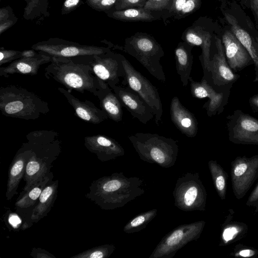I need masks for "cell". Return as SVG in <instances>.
<instances>
[{
  "instance_id": "cell-25",
  "label": "cell",
  "mask_w": 258,
  "mask_h": 258,
  "mask_svg": "<svg viewBox=\"0 0 258 258\" xmlns=\"http://www.w3.org/2000/svg\"><path fill=\"white\" fill-rule=\"evenodd\" d=\"M185 40L189 44L201 46L202 49L200 57L204 76L209 71L211 60L210 48L211 36L209 32L189 30L185 34Z\"/></svg>"
},
{
  "instance_id": "cell-43",
  "label": "cell",
  "mask_w": 258,
  "mask_h": 258,
  "mask_svg": "<svg viewBox=\"0 0 258 258\" xmlns=\"http://www.w3.org/2000/svg\"><path fill=\"white\" fill-rule=\"evenodd\" d=\"M249 7L258 24V0H249Z\"/></svg>"
},
{
  "instance_id": "cell-10",
  "label": "cell",
  "mask_w": 258,
  "mask_h": 258,
  "mask_svg": "<svg viewBox=\"0 0 258 258\" xmlns=\"http://www.w3.org/2000/svg\"><path fill=\"white\" fill-rule=\"evenodd\" d=\"M31 48L52 57H81L99 55L110 51L108 48L82 45L57 38H50L33 44Z\"/></svg>"
},
{
  "instance_id": "cell-40",
  "label": "cell",
  "mask_w": 258,
  "mask_h": 258,
  "mask_svg": "<svg viewBox=\"0 0 258 258\" xmlns=\"http://www.w3.org/2000/svg\"><path fill=\"white\" fill-rule=\"evenodd\" d=\"M81 0H66L63 4L61 12L62 14L70 13L76 9Z\"/></svg>"
},
{
  "instance_id": "cell-27",
  "label": "cell",
  "mask_w": 258,
  "mask_h": 258,
  "mask_svg": "<svg viewBox=\"0 0 258 258\" xmlns=\"http://www.w3.org/2000/svg\"><path fill=\"white\" fill-rule=\"evenodd\" d=\"M175 58L177 73L182 86L186 87L190 77L193 63L190 49L183 44H180L175 50Z\"/></svg>"
},
{
  "instance_id": "cell-4",
  "label": "cell",
  "mask_w": 258,
  "mask_h": 258,
  "mask_svg": "<svg viewBox=\"0 0 258 258\" xmlns=\"http://www.w3.org/2000/svg\"><path fill=\"white\" fill-rule=\"evenodd\" d=\"M128 138L142 160L165 168L175 165L179 149L173 139L143 133L130 135Z\"/></svg>"
},
{
  "instance_id": "cell-48",
  "label": "cell",
  "mask_w": 258,
  "mask_h": 258,
  "mask_svg": "<svg viewBox=\"0 0 258 258\" xmlns=\"http://www.w3.org/2000/svg\"><path fill=\"white\" fill-rule=\"evenodd\" d=\"M243 4L245 5L247 7H249V0H241Z\"/></svg>"
},
{
  "instance_id": "cell-14",
  "label": "cell",
  "mask_w": 258,
  "mask_h": 258,
  "mask_svg": "<svg viewBox=\"0 0 258 258\" xmlns=\"http://www.w3.org/2000/svg\"><path fill=\"white\" fill-rule=\"evenodd\" d=\"M189 82L192 97L198 99L209 98L203 105L208 116L220 114L223 111L227 104L230 90L217 91L204 77L201 82L195 81L190 77Z\"/></svg>"
},
{
  "instance_id": "cell-33",
  "label": "cell",
  "mask_w": 258,
  "mask_h": 258,
  "mask_svg": "<svg viewBox=\"0 0 258 258\" xmlns=\"http://www.w3.org/2000/svg\"><path fill=\"white\" fill-rule=\"evenodd\" d=\"M230 255L238 257L251 258L258 256V250L242 244L236 245Z\"/></svg>"
},
{
  "instance_id": "cell-21",
  "label": "cell",
  "mask_w": 258,
  "mask_h": 258,
  "mask_svg": "<svg viewBox=\"0 0 258 258\" xmlns=\"http://www.w3.org/2000/svg\"><path fill=\"white\" fill-rule=\"evenodd\" d=\"M74 108L76 115L89 123L99 124L106 120L108 117L105 112L88 101H83L76 98L68 90L61 87L57 88Z\"/></svg>"
},
{
  "instance_id": "cell-35",
  "label": "cell",
  "mask_w": 258,
  "mask_h": 258,
  "mask_svg": "<svg viewBox=\"0 0 258 258\" xmlns=\"http://www.w3.org/2000/svg\"><path fill=\"white\" fill-rule=\"evenodd\" d=\"M148 0H117L115 8L121 10L135 7L143 8Z\"/></svg>"
},
{
  "instance_id": "cell-1",
  "label": "cell",
  "mask_w": 258,
  "mask_h": 258,
  "mask_svg": "<svg viewBox=\"0 0 258 258\" xmlns=\"http://www.w3.org/2000/svg\"><path fill=\"white\" fill-rule=\"evenodd\" d=\"M143 182L138 177H128L122 172L113 173L94 180L86 197L102 210H114L144 194Z\"/></svg>"
},
{
  "instance_id": "cell-20",
  "label": "cell",
  "mask_w": 258,
  "mask_h": 258,
  "mask_svg": "<svg viewBox=\"0 0 258 258\" xmlns=\"http://www.w3.org/2000/svg\"><path fill=\"white\" fill-rule=\"evenodd\" d=\"M171 120L176 127L188 138L196 136L198 122L194 114L184 106L179 98L174 96L170 106Z\"/></svg>"
},
{
  "instance_id": "cell-7",
  "label": "cell",
  "mask_w": 258,
  "mask_h": 258,
  "mask_svg": "<svg viewBox=\"0 0 258 258\" xmlns=\"http://www.w3.org/2000/svg\"><path fill=\"white\" fill-rule=\"evenodd\" d=\"M206 224L204 220L179 225L166 234L149 258H172L189 242L200 238Z\"/></svg>"
},
{
  "instance_id": "cell-3",
  "label": "cell",
  "mask_w": 258,
  "mask_h": 258,
  "mask_svg": "<svg viewBox=\"0 0 258 258\" xmlns=\"http://www.w3.org/2000/svg\"><path fill=\"white\" fill-rule=\"evenodd\" d=\"M0 111L7 117L35 120L49 111L48 103L21 86L9 85L0 88Z\"/></svg>"
},
{
  "instance_id": "cell-34",
  "label": "cell",
  "mask_w": 258,
  "mask_h": 258,
  "mask_svg": "<svg viewBox=\"0 0 258 258\" xmlns=\"http://www.w3.org/2000/svg\"><path fill=\"white\" fill-rule=\"evenodd\" d=\"M21 51L7 50L1 48L0 50V67L3 64L12 61L22 57Z\"/></svg>"
},
{
  "instance_id": "cell-45",
  "label": "cell",
  "mask_w": 258,
  "mask_h": 258,
  "mask_svg": "<svg viewBox=\"0 0 258 258\" xmlns=\"http://www.w3.org/2000/svg\"><path fill=\"white\" fill-rule=\"evenodd\" d=\"M9 223L14 227L19 225L21 221L19 217L14 214H11L9 218Z\"/></svg>"
},
{
  "instance_id": "cell-39",
  "label": "cell",
  "mask_w": 258,
  "mask_h": 258,
  "mask_svg": "<svg viewBox=\"0 0 258 258\" xmlns=\"http://www.w3.org/2000/svg\"><path fill=\"white\" fill-rule=\"evenodd\" d=\"M200 0H187L181 11V15L192 12L199 5Z\"/></svg>"
},
{
  "instance_id": "cell-29",
  "label": "cell",
  "mask_w": 258,
  "mask_h": 258,
  "mask_svg": "<svg viewBox=\"0 0 258 258\" xmlns=\"http://www.w3.org/2000/svg\"><path fill=\"white\" fill-rule=\"evenodd\" d=\"M108 16L117 20L127 21H149L154 19L150 11L143 8L116 10L109 14Z\"/></svg>"
},
{
  "instance_id": "cell-32",
  "label": "cell",
  "mask_w": 258,
  "mask_h": 258,
  "mask_svg": "<svg viewBox=\"0 0 258 258\" xmlns=\"http://www.w3.org/2000/svg\"><path fill=\"white\" fill-rule=\"evenodd\" d=\"M113 244H105L88 249L72 256L73 258H107L114 252Z\"/></svg>"
},
{
  "instance_id": "cell-13",
  "label": "cell",
  "mask_w": 258,
  "mask_h": 258,
  "mask_svg": "<svg viewBox=\"0 0 258 258\" xmlns=\"http://www.w3.org/2000/svg\"><path fill=\"white\" fill-rule=\"evenodd\" d=\"M229 140L235 144L258 145V119L237 109L227 116Z\"/></svg>"
},
{
  "instance_id": "cell-36",
  "label": "cell",
  "mask_w": 258,
  "mask_h": 258,
  "mask_svg": "<svg viewBox=\"0 0 258 258\" xmlns=\"http://www.w3.org/2000/svg\"><path fill=\"white\" fill-rule=\"evenodd\" d=\"M117 0H86L87 4L91 8L99 10L105 11L110 9L115 4Z\"/></svg>"
},
{
  "instance_id": "cell-26",
  "label": "cell",
  "mask_w": 258,
  "mask_h": 258,
  "mask_svg": "<svg viewBox=\"0 0 258 258\" xmlns=\"http://www.w3.org/2000/svg\"><path fill=\"white\" fill-rule=\"evenodd\" d=\"M58 181L46 186L39 198L38 204L33 210L31 218L35 222L46 216L57 198Z\"/></svg>"
},
{
  "instance_id": "cell-37",
  "label": "cell",
  "mask_w": 258,
  "mask_h": 258,
  "mask_svg": "<svg viewBox=\"0 0 258 258\" xmlns=\"http://www.w3.org/2000/svg\"><path fill=\"white\" fill-rule=\"evenodd\" d=\"M171 0H148L143 7L148 11L161 10L165 9Z\"/></svg>"
},
{
  "instance_id": "cell-22",
  "label": "cell",
  "mask_w": 258,
  "mask_h": 258,
  "mask_svg": "<svg viewBox=\"0 0 258 258\" xmlns=\"http://www.w3.org/2000/svg\"><path fill=\"white\" fill-rule=\"evenodd\" d=\"M225 18L230 27V30L244 46L253 62L255 76L254 82H258V36H252L239 24L232 14L224 13Z\"/></svg>"
},
{
  "instance_id": "cell-9",
  "label": "cell",
  "mask_w": 258,
  "mask_h": 258,
  "mask_svg": "<svg viewBox=\"0 0 258 258\" xmlns=\"http://www.w3.org/2000/svg\"><path fill=\"white\" fill-rule=\"evenodd\" d=\"M123 56L110 51L99 55L88 57L85 62L89 64L94 74L111 88L121 81L126 85V74L123 65Z\"/></svg>"
},
{
  "instance_id": "cell-17",
  "label": "cell",
  "mask_w": 258,
  "mask_h": 258,
  "mask_svg": "<svg viewBox=\"0 0 258 258\" xmlns=\"http://www.w3.org/2000/svg\"><path fill=\"white\" fill-rule=\"evenodd\" d=\"M84 145L102 162L115 159L123 156L125 153L123 148L119 143L110 137L102 135L85 137Z\"/></svg>"
},
{
  "instance_id": "cell-44",
  "label": "cell",
  "mask_w": 258,
  "mask_h": 258,
  "mask_svg": "<svg viewBox=\"0 0 258 258\" xmlns=\"http://www.w3.org/2000/svg\"><path fill=\"white\" fill-rule=\"evenodd\" d=\"M249 104L253 111L258 113V94L253 95L249 99Z\"/></svg>"
},
{
  "instance_id": "cell-28",
  "label": "cell",
  "mask_w": 258,
  "mask_h": 258,
  "mask_svg": "<svg viewBox=\"0 0 258 258\" xmlns=\"http://www.w3.org/2000/svg\"><path fill=\"white\" fill-rule=\"evenodd\" d=\"M208 164L216 192L224 200L226 197L228 174L216 160H211Z\"/></svg>"
},
{
  "instance_id": "cell-38",
  "label": "cell",
  "mask_w": 258,
  "mask_h": 258,
  "mask_svg": "<svg viewBox=\"0 0 258 258\" xmlns=\"http://www.w3.org/2000/svg\"><path fill=\"white\" fill-rule=\"evenodd\" d=\"M246 205L254 208L255 212H258V183L248 197Z\"/></svg>"
},
{
  "instance_id": "cell-30",
  "label": "cell",
  "mask_w": 258,
  "mask_h": 258,
  "mask_svg": "<svg viewBox=\"0 0 258 258\" xmlns=\"http://www.w3.org/2000/svg\"><path fill=\"white\" fill-rule=\"evenodd\" d=\"M157 213V210L154 209L138 215L125 224L123 231L127 234H132L145 229L155 218Z\"/></svg>"
},
{
  "instance_id": "cell-41",
  "label": "cell",
  "mask_w": 258,
  "mask_h": 258,
  "mask_svg": "<svg viewBox=\"0 0 258 258\" xmlns=\"http://www.w3.org/2000/svg\"><path fill=\"white\" fill-rule=\"evenodd\" d=\"M31 255L36 258H48L55 257L53 255L49 253L45 250L40 248H33L31 253Z\"/></svg>"
},
{
  "instance_id": "cell-19",
  "label": "cell",
  "mask_w": 258,
  "mask_h": 258,
  "mask_svg": "<svg viewBox=\"0 0 258 258\" xmlns=\"http://www.w3.org/2000/svg\"><path fill=\"white\" fill-rule=\"evenodd\" d=\"M52 57L41 51L32 57H22L8 64L0 67V76L8 77L14 74L37 75L41 66L50 62Z\"/></svg>"
},
{
  "instance_id": "cell-47",
  "label": "cell",
  "mask_w": 258,
  "mask_h": 258,
  "mask_svg": "<svg viewBox=\"0 0 258 258\" xmlns=\"http://www.w3.org/2000/svg\"><path fill=\"white\" fill-rule=\"evenodd\" d=\"M37 53V51L32 49L31 50H26L22 51V57H32L35 56Z\"/></svg>"
},
{
  "instance_id": "cell-42",
  "label": "cell",
  "mask_w": 258,
  "mask_h": 258,
  "mask_svg": "<svg viewBox=\"0 0 258 258\" xmlns=\"http://www.w3.org/2000/svg\"><path fill=\"white\" fill-rule=\"evenodd\" d=\"M186 1L187 0H173L171 10L177 14L180 13Z\"/></svg>"
},
{
  "instance_id": "cell-31",
  "label": "cell",
  "mask_w": 258,
  "mask_h": 258,
  "mask_svg": "<svg viewBox=\"0 0 258 258\" xmlns=\"http://www.w3.org/2000/svg\"><path fill=\"white\" fill-rule=\"evenodd\" d=\"M49 174L42 181L26 191L23 197L16 202V207L20 208H27L33 206L39 199L41 192L49 180Z\"/></svg>"
},
{
  "instance_id": "cell-2",
  "label": "cell",
  "mask_w": 258,
  "mask_h": 258,
  "mask_svg": "<svg viewBox=\"0 0 258 258\" xmlns=\"http://www.w3.org/2000/svg\"><path fill=\"white\" fill-rule=\"evenodd\" d=\"M85 57H52L45 69V76L52 78L68 89L94 95L99 86V79L94 74L91 66L85 63Z\"/></svg>"
},
{
  "instance_id": "cell-23",
  "label": "cell",
  "mask_w": 258,
  "mask_h": 258,
  "mask_svg": "<svg viewBox=\"0 0 258 258\" xmlns=\"http://www.w3.org/2000/svg\"><path fill=\"white\" fill-rule=\"evenodd\" d=\"M99 82L98 89L94 95L98 98L102 109L111 120L117 122L121 121L123 111L120 101L108 84L100 79Z\"/></svg>"
},
{
  "instance_id": "cell-5",
  "label": "cell",
  "mask_w": 258,
  "mask_h": 258,
  "mask_svg": "<svg viewBox=\"0 0 258 258\" xmlns=\"http://www.w3.org/2000/svg\"><path fill=\"white\" fill-rule=\"evenodd\" d=\"M173 196L174 206L182 211L205 210L207 193L199 173L188 172L179 177Z\"/></svg>"
},
{
  "instance_id": "cell-24",
  "label": "cell",
  "mask_w": 258,
  "mask_h": 258,
  "mask_svg": "<svg viewBox=\"0 0 258 258\" xmlns=\"http://www.w3.org/2000/svg\"><path fill=\"white\" fill-rule=\"evenodd\" d=\"M228 212L221 225L219 244L220 246H227L242 239L246 235L248 231L246 224L232 221L234 213L232 209H229Z\"/></svg>"
},
{
  "instance_id": "cell-16",
  "label": "cell",
  "mask_w": 258,
  "mask_h": 258,
  "mask_svg": "<svg viewBox=\"0 0 258 258\" xmlns=\"http://www.w3.org/2000/svg\"><path fill=\"white\" fill-rule=\"evenodd\" d=\"M221 40L227 61L233 71L239 72L253 64L249 53L230 30L225 31Z\"/></svg>"
},
{
  "instance_id": "cell-8",
  "label": "cell",
  "mask_w": 258,
  "mask_h": 258,
  "mask_svg": "<svg viewBox=\"0 0 258 258\" xmlns=\"http://www.w3.org/2000/svg\"><path fill=\"white\" fill-rule=\"evenodd\" d=\"M122 62L126 74V85L137 92L152 109L155 123L158 126L163 114L162 105L156 87L136 70L124 56Z\"/></svg>"
},
{
  "instance_id": "cell-12",
  "label": "cell",
  "mask_w": 258,
  "mask_h": 258,
  "mask_svg": "<svg viewBox=\"0 0 258 258\" xmlns=\"http://www.w3.org/2000/svg\"><path fill=\"white\" fill-rule=\"evenodd\" d=\"M216 52L211 58L209 71L205 78L217 91L230 90L240 75L235 73L229 66L225 54L222 40L215 37Z\"/></svg>"
},
{
  "instance_id": "cell-15",
  "label": "cell",
  "mask_w": 258,
  "mask_h": 258,
  "mask_svg": "<svg viewBox=\"0 0 258 258\" xmlns=\"http://www.w3.org/2000/svg\"><path fill=\"white\" fill-rule=\"evenodd\" d=\"M110 88L122 105L141 123L146 124L154 117L150 107L129 86L115 85Z\"/></svg>"
},
{
  "instance_id": "cell-46",
  "label": "cell",
  "mask_w": 258,
  "mask_h": 258,
  "mask_svg": "<svg viewBox=\"0 0 258 258\" xmlns=\"http://www.w3.org/2000/svg\"><path fill=\"white\" fill-rule=\"evenodd\" d=\"M12 25V21L5 20L1 22V33H2L6 29Z\"/></svg>"
},
{
  "instance_id": "cell-11",
  "label": "cell",
  "mask_w": 258,
  "mask_h": 258,
  "mask_svg": "<svg viewBox=\"0 0 258 258\" xmlns=\"http://www.w3.org/2000/svg\"><path fill=\"white\" fill-rule=\"evenodd\" d=\"M230 175L234 196L242 199L258 178V155L237 157L231 163Z\"/></svg>"
},
{
  "instance_id": "cell-18",
  "label": "cell",
  "mask_w": 258,
  "mask_h": 258,
  "mask_svg": "<svg viewBox=\"0 0 258 258\" xmlns=\"http://www.w3.org/2000/svg\"><path fill=\"white\" fill-rule=\"evenodd\" d=\"M33 153V150L27 143H24L12 161L9 168L6 194L8 200L18 194L19 184L24 176L27 164Z\"/></svg>"
},
{
  "instance_id": "cell-6",
  "label": "cell",
  "mask_w": 258,
  "mask_h": 258,
  "mask_svg": "<svg viewBox=\"0 0 258 258\" xmlns=\"http://www.w3.org/2000/svg\"><path fill=\"white\" fill-rule=\"evenodd\" d=\"M124 50L137 59L156 79L162 82L166 81L160 63L164 52L154 40L146 36L134 37L126 43Z\"/></svg>"
}]
</instances>
